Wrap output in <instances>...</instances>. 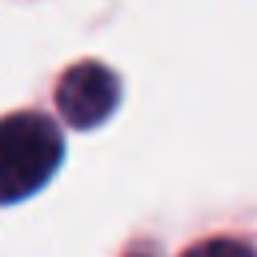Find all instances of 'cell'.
Segmentation results:
<instances>
[{"label":"cell","instance_id":"1","mask_svg":"<svg viewBox=\"0 0 257 257\" xmlns=\"http://www.w3.org/2000/svg\"><path fill=\"white\" fill-rule=\"evenodd\" d=\"M64 141L60 128L40 112H12L0 124V185L4 201L16 205L20 197L36 193L60 165Z\"/></svg>","mask_w":257,"mask_h":257},{"label":"cell","instance_id":"2","mask_svg":"<svg viewBox=\"0 0 257 257\" xmlns=\"http://www.w3.org/2000/svg\"><path fill=\"white\" fill-rule=\"evenodd\" d=\"M116 100H120V80L112 68H104L96 60H80V64L64 68V76L56 84V108L72 128H92V124L108 120Z\"/></svg>","mask_w":257,"mask_h":257},{"label":"cell","instance_id":"3","mask_svg":"<svg viewBox=\"0 0 257 257\" xmlns=\"http://www.w3.org/2000/svg\"><path fill=\"white\" fill-rule=\"evenodd\" d=\"M185 257H253V253H249V245H241V241H229V237H209V241L193 245Z\"/></svg>","mask_w":257,"mask_h":257}]
</instances>
